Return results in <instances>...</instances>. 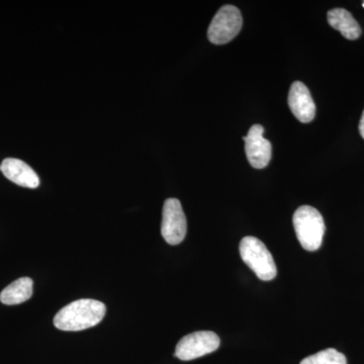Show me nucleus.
Instances as JSON below:
<instances>
[{"label": "nucleus", "mask_w": 364, "mask_h": 364, "mask_svg": "<svg viewBox=\"0 0 364 364\" xmlns=\"http://www.w3.org/2000/svg\"><path fill=\"white\" fill-rule=\"evenodd\" d=\"M359 133H360L361 136L364 139V111L363 116H361L360 122H359Z\"/></svg>", "instance_id": "13"}, {"label": "nucleus", "mask_w": 364, "mask_h": 364, "mask_svg": "<svg viewBox=\"0 0 364 364\" xmlns=\"http://www.w3.org/2000/svg\"><path fill=\"white\" fill-rule=\"evenodd\" d=\"M263 134L264 128L261 124H254L247 136H243L246 156L251 166L256 169L264 168L272 159V143L263 136Z\"/></svg>", "instance_id": "7"}, {"label": "nucleus", "mask_w": 364, "mask_h": 364, "mask_svg": "<svg viewBox=\"0 0 364 364\" xmlns=\"http://www.w3.org/2000/svg\"><path fill=\"white\" fill-rule=\"evenodd\" d=\"M328 23L334 30L339 31L344 38L356 40L360 37L361 28L358 21L348 11L344 9H334L327 14Z\"/></svg>", "instance_id": "10"}, {"label": "nucleus", "mask_w": 364, "mask_h": 364, "mask_svg": "<svg viewBox=\"0 0 364 364\" xmlns=\"http://www.w3.org/2000/svg\"><path fill=\"white\" fill-rule=\"evenodd\" d=\"M239 250L242 260L255 273L258 279L263 282L275 279L277 274V265L272 253L262 241L255 237H245L240 242Z\"/></svg>", "instance_id": "3"}, {"label": "nucleus", "mask_w": 364, "mask_h": 364, "mask_svg": "<svg viewBox=\"0 0 364 364\" xmlns=\"http://www.w3.org/2000/svg\"><path fill=\"white\" fill-rule=\"evenodd\" d=\"M294 231L301 245L308 251L321 247L325 234V223L317 208L301 205L293 218Z\"/></svg>", "instance_id": "2"}, {"label": "nucleus", "mask_w": 364, "mask_h": 364, "mask_svg": "<svg viewBox=\"0 0 364 364\" xmlns=\"http://www.w3.org/2000/svg\"><path fill=\"white\" fill-rule=\"evenodd\" d=\"M299 364H347V359L336 349L328 348L309 356Z\"/></svg>", "instance_id": "12"}, {"label": "nucleus", "mask_w": 364, "mask_h": 364, "mask_svg": "<svg viewBox=\"0 0 364 364\" xmlns=\"http://www.w3.org/2000/svg\"><path fill=\"white\" fill-rule=\"evenodd\" d=\"M188 231L186 218L177 198H168L163 205L161 234L170 245H178Z\"/></svg>", "instance_id": "6"}, {"label": "nucleus", "mask_w": 364, "mask_h": 364, "mask_svg": "<svg viewBox=\"0 0 364 364\" xmlns=\"http://www.w3.org/2000/svg\"><path fill=\"white\" fill-rule=\"evenodd\" d=\"M289 105L294 117L301 123L308 124L316 116V105L310 90L301 81H296L291 86L289 93Z\"/></svg>", "instance_id": "8"}, {"label": "nucleus", "mask_w": 364, "mask_h": 364, "mask_svg": "<svg viewBox=\"0 0 364 364\" xmlns=\"http://www.w3.org/2000/svg\"><path fill=\"white\" fill-rule=\"evenodd\" d=\"M363 7H364V2H363Z\"/></svg>", "instance_id": "14"}, {"label": "nucleus", "mask_w": 364, "mask_h": 364, "mask_svg": "<svg viewBox=\"0 0 364 364\" xmlns=\"http://www.w3.org/2000/svg\"><path fill=\"white\" fill-rule=\"evenodd\" d=\"M219 336L212 331H198L186 335L176 345V358L193 360L212 353L220 347Z\"/></svg>", "instance_id": "5"}, {"label": "nucleus", "mask_w": 364, "mask_h": 364, "mask_svg": "<svg viewBox=\"0 0 364 364\" xmlns=\"http://www.w3.org/2000/svg\"><path fill=\"white\" fill-rule=\"evenodd\" d=\"M107 308L95 299H82L69 304L56 314L54 326L62 331H82L102 322Z\"/></svg>", "instance_id": "1"}, {"label": "nucleus", "mask_w": 364, "mask_h": 364, "mask_svg": "<svg viewBox=\"0 0 364 364\" xmlns=\"http://www.w3.org/2000/svg\"><path fill=\"white\" fill-rule=\"evenodd\" d=\"M0 170L9 181L23 188H37L40 186L38 174L26 162L16 158H6L0 165Z\"/></svg>", "instance_id": "9"}, {"label": "nucleus", "mask_w": 364, "mask_h": 364, "mask_svg": "<svg viewBox=\"0 0 364 364\" xmlns=\"http://www.w3.org/2000/svg\"><path fill=\"white\" fill-rule=\"evenodd\" d=\"M243 18L241 11L236 6H222L215 14L212 23L208 26V39L215 45H224L240 33Z\"/></svg>", "instance_id": "4"}, {"label": "nucleus", "mask_w": 364, "mask_h": 364, "mask_svg": "<svg viewBox=\"0 0 364 364\" xmlns=\"http://www.w3.org/2000/svg\"><path fill=\"white\" fill-rule=\"evenodd\" d=\"M33 280L30 277H21L14 280L0 294V301L4 305H20L32 298Z\"/></svg>", "instance_id": "11"}]
</instances>
